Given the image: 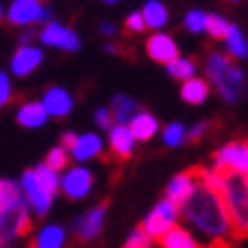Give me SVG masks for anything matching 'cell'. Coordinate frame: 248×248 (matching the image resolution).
Listing matches in <instances>:
<instances>
[{"mask_svg":"<svg viewBox=\"0 0 248 248\" xmlns=\"http://www.w3.org/2000/svg\"><path fill=\"white\" fill-rule=\"evenodd\" d=\"M223 41H226L228 55H230L232 60H248V39L244 37L241 28L230 25V32H228V37L223 39Z\"/></svg>","mask_w":248,"mask_h":248,"instance_id":"25","label":"cell"},{"mask_svg":"<svg viewBox=\"0 0 248 248\" xmlns=\"http://www.w3.org/2000/svg\"><path fill=\"white\" fill-rule=\"evenodd\" d=\"M41 103L48 109V114L53 119H64L73 112V96L68 93L64 87H50V89L44 91L41 96Z\"/></svg>","mask_w":248,"mask_h":248,"instance_id":"17","label":"cell"},{"mask_svg":"<svg viewBox=\"0 0 248 248\" xmlns=\"http://www.w3.org/2000/svg\"><path fill=\"white\" fill-rule=\"evenodd\" d=\"M187 132H189V130L185 128L182 123L173 121V123L164 125V130H162V141H164V146H169V148H175V146L185 143V139H187Z\"/></svg>","mask_w":248,"mask_h":248,"instance_id":"28","label":"cell"},{"mask_svg":"<svg viewBox=\"0 0 248 248\" xmlns=\"http://www.w3.org/2000/svg\"><path fill=\"white\" fill-rule=\"evenodd\" d=\"M128 125L132 130V135L137 137V141H151L153 137L159 132V121L151 112H143V109L137 112V116L130 121Z\"/></svg>","mask_w":248,"mask_h":248,"instance_id":"20","label":"cell"},{"mask_svg":"<svg viewBox=\"0 0 248 248\" xmlns=\"http://www.w3.org/2000/svg\"><path fill=\"white\" fill-rule=\"evenodd\" d=\"M68 148H64V146H55V148H50L48 151V155H46V164L50 166V169H55V171H66L68 166Z\"/></svg>","mask_w":248,"mask_h":248,"instance_id":"30","label":"cell"},{"mask_svg":"<svg viewBox=\"0 0 248 248\" xmlns=\"http://www.w3.org/2000/svg\"><path fill=\"white\" fill-rule=\"evenodd\" d=\"M0 248H7V246H0Z\"/></svg>","mask_w":248,"mask_h":248,"instance_id":"44","label":"cell"},{"mask_svg":"<svg viewBox=\"0 0 248 248\" xmlns=\"http://www.w3.org/2000/svg\"><path fill=\"white\" fill-rule=\"evenodd\" d=\"M221 196L226 201L228 214L232 221L234 237H248V185L246 175L226 171V182L221 189Z\"/></svg>","mask_w":248,"mask_h":248,"instance_id":"3","label":"cell"},{"mask_svg":"<svg viewBox=\"0 0 248 248\" xmlns=\"http://www.w3.org/2000/svg\"><path fill=\"white\" fill-rule=\"evenodd\" d=\"M76 141H78L76 132H64V135H62V146H64V148H68V151L73 148V143H76Z\"/></svg>","mask_w":248,"mask_h":248,"instance_id":"38","label":"cell"},{"mask_svg":"<svg viewBox=\"0 0 248 248\" xmlns=\"http://www.w3.org/2000/svg\"><path fill=\"white\" fill-rule=\"evenodd\" d=\"M207 21H210V14H205L203 9H189L182 23L191 34H201V32H207Z\"/></svg>","mask_w":248,"mask_h":248,"instance_id":"29","label":"cell"},{"mask_svg":"<svg viewBox=\"0 0 248 248\" xmlns=\"http://www.w3.org/2000/svg\"><path fill=\"white\" fill-rule=\"evenodd\" d=\"M159 248H205L187 228L175 226L159 239Z\"/></svg>","mask_w":248,"mask_h":248,"instance_id":"22","label":"cell"},{"mask_svg":"<svg viewBox=\"0 0 248 248\" xmlns=\"http://www.w3.org/2000/svg\"><path fill=\"white\" fill-rule=\"evenodd\" d=\"M143 21H146V28L153 32H162L164 25L169 23V9L162 0H146L141 7Z\"/></svg>","mask_w":248,"mask_h":248,"instance_id":"21","label":"cell"},{"mask_svg":"<svg viewBox=\"0 0 248 248\" xmlns=\"http://www.w3.org/2000/svg\"><path fill=\"white\" fill-rule=\"evenodd\" d=\"M210 121H198L196 125H191L187 132V139L189 141H198V139H203L205 135H207V130H210Z\"/></svg>","mask_w":248,"mask_h":248,"instance_id":"36","label":"cell"},{"mask_svg":"<svg viewBox=\"0 0 248 248\" xmlns=\"http://www.w3.org/2000/svg\"><path fill=\"white\" fill-rule=\"evenodd\" d=\"M18 185H21V194H23V198H25V203L30 205V210L34 212L37 217H44L46 212L50 210V205H53L57 194L39 178L37 169L23 171Z\"/></svg>","mask_w":248,"mask_h":248,"instance_id":"4","label":"cell"},{"mask_svg":"<svg viewBox=\"0 0 248 248\" xmlns=\"http://www.w3.org/2000/svg\"><path fill=\"white\" fill-rule=\"evenodd\" d=\"M93 189V171L84 164H76L62 173V194L73 198V201H82L91 194Z\"/></svg>","mask_w":248,"mask_h":248,"instance_id":"9","label":"cell"},{"mask_svg":"<svg viewBox=\"0 0 248 248\" xmlns=\"http://www.w3.org/2000/svg\"><path fill=\"white\" fill-rule=\"evenodd\" d=\"M230 25H232V23H228L223 16L210 14V21H207V34H210L212 39H226L228 32H230Z\"/></svg>","mask_w":248,"mask_h":248,"instance_id":"31","label":"cell"},{"mask_svg":"<svg viewBox=\"0 0 248 248\" xmlns=\"http://www.w3.org/2000/svg\"><path fill=\"white\" fill-rule=\"evenodd\" d=\"M30 205L25 203V198L16 201L9 205L5 212H0V246H7L9 241H14L21 234H28L30 230Z\"/></svg>","mask_w":248,"mask_h":248,"instance_id":"6","label":"cell"},{"mask_svg":"<svg viewBox=\"0 0 248 248\" xmlns=\"http://www.w3.org/2000/svg\"><path fill=\"white\" fill-rule=\"evenodd\" d=\"M201 182V175H198V169H189V171H182L178 175H173L171 182L166 185V198L175 201L178 205H185L191 198V194L196 191Z\"/></svg>","mask_w":248,"mask_h":248,"instance_id":"13","label":"cell"},{"mask_svg":"<svg viewBox=\"0 0 248 248\" xmlns=\"http://www.w3.org/2000/svg\"><path fill=\"white\" fill-rule=\"evenodd\" d=\"M180 218H185L189 228H194L203 239L210 241L207 248H228L230 237H234L232 221L221 191H214L203 182H198L191 198L180 205Z\"/></svg>","mask_w":248,"mask_h":248,"instance_id":"1","label":"cell"},{"mask_svg":"<svg viewBox=\"0 0 248 248\" xmlns=\"http://www.w3.org/2000/svg\"><path fill=\"white\" fill-rule=\"evenodd\" d=\"M246 185H248V173H246Z\"/></svg>","mask_w":248,"mask_h":248,"instance_id":"43","label":"cell"},{"mask_svg":"<svg viewBox=\"0 0 248 248\" xmlns=\"http://www.w3.org/2000/svg\"><path fill=\"white\" fill-rule=\"evenodd\" d=\"M146 53L153 62H159V64H171L173 60L180 57V50H178V44L173 41L171 34H164V32H155L148 37L146 41Z\"/></svg>","mask_w":248,"mask_h":248,"instance_id":"14","label":"cell"},{"mask_svg":"<svg viewBox=\"0 0 248 248\" xmlns=\"http://www.w3.org/2000/svg\"><path fill=\"white\" fill-rule=\"evenodd\" d=\"M93 121H96L98 128H105V130H109L114 123H116V121H114V114H112V109H109V107H98L96 112H93Z\"/></svg>","mask_w":248,"mask_h":248,"instance_id":"34","label":"cell"},{"mask_svg":"<svg viewBox=\"0 0 248 248\" xmlns=\"http://www.w3.org/2000/svg\"><path fill=\"white\" fill-rule=\"evenodd\" d=\"M37 37L44 46L60 48V50H66V53H78L80 46H82V39L76 30H71V28H66V25H62L57 21L44 23V28H41Z\"/></svg>","mask_w":248,"mask_h":248,"instance_id":"8","label":"cell"},{"mask_svg":"<svg viewBox=\"0 0 248 248\" xmlns=\"http://www.w3.org/2000/svg\"><path fill=\"white\" fill-rule=\"evenodd\" d=\"M107 146H109V151L119 159H128L137 146V137L132 135L130 125L114 123L112 128H109V135H107Z\"/></svg>","mask_w":248,"mask_h":248,"instance_id":"16","label":"cell"},{"mask_svg":"<svg viewBox=\"0 0 248 248\" xmlns=\"http://www.w3.org/2000/svg\"><path fill=\"white\" fill-rule=\"evenodd\" d=\"M178 218H180V205L175 203V201H171V198H162V201L146 214L141 228L146 230V234H148L151 239H162L171 228L178 226Z\"/></svg>","mask_w":248,"mask_h":248,"instance_id":"5","label":"cell"},{"mask_svg":"<svg viewBox=\"0 0 248 248\" xmlns=\"http://www.w3.org/2000/svg\"><path fill=\"white\" fill-rule=\"evenodd\" d=\"M105 214H107V205H93L87 212H82L80 217L73 221V234L80 241H91L96 239L103 226H105Z\"/></svg>","mask_w":248,"mask_h":248,"instance_id":"11","label":"cell"},{"mask_svg":"<svg viewBox=\"0 0 248 248\" xmlns=\"http://www.w3.org/2000/svg\"><path fill=\"white\" fill-rule=\"evenodd\" d=\"M66 230L60 223H46L37 230L32 248H64L66 246Z\"/></svg>","mask_w":248,"mask_h":248,"instance_id":"19","label":"cell"},{"mask_svg":"<svg viewBox=\"0 0 248 248\" xmlns=\"http://www.w3.org/2000/svg\"><path fill=\"white\" fill-rule=\"evenodd\" d=\"M32 39H34V32H32L30 28H23L21 37H18V46H30Z\"/></svg>","mask_w":248,"mask_h":248,"instance_id":"37","label":"cell"},{"mask_svg":"<svg viewBox=\"0 0 248 248\" xmlns=\"http://www.w3.org/2000/svg\"><path fill=\"white\" fill-rule=\"evenodd\" d=\"M166 71H169V76L175 78V80H191L196 78V62L189 60V57H178V60H173L171 64H166Z\"/></svg>","mask_w":248,"mask_h":248,"instance_id":"26","label":"cell"},{"mask_svg":"<svg viewBox=\"0 0 248 248\" xmlns=\"http://www.w3.org/2000/svg\"><path fill=\"white\" fill-rule=\"evenodd\" d=\"M109 109H112L114 121H116V123H121V125H128L130 121L137 116V112H139V103H137L135 98L125 96V93H116V96L112 98V105H109Z\"/></svg>","mask_w":248,"mask_h":248,"instance_id":"24","label":"cell"},{"mask_svg":"<svg viewBox=\"0 0 248 248\" xmlns=\"http://www.w3.org/2000/svg\"><path fill=\"white\" fill-rule=\"evenodd\" d=\"M205 73L207 80L214 84V89L218 91V96L226 103H237L244 96L246 89V76L232 57L226 53H210L205 60Z\"/></svg>","mask_w":248,"mask_h":248,"instance_id":"2","label":"cell"},{"mask_svg":"<svg viewBox=\"0 0 248 248\" xmlns=\"http://www.w3.org/2000/svg\"><path fill=\"white\" fill-rule=\"evenodd\" d=\"M21 185L9 178H0V212H5L9 205H14L16 201H21Z\"/></svg>","mask_w":248,"mask_h":248,"instance_id":"27","label":"cell"},{"mask_svg":"<svg viewBox=\"0 0 248 248\" xmlns=\"http://www.w3.org/2000/svg\"><path fill=\"white\" fill-rule=\"evenodd\" d=\"M218 171L248 173V141H230L214 153V164Z\"/></svg>","mask_w":248,"mask_h":248,"instance_id":"10","label":"cell"},{"mask_svg":"<svg viewBox=\"0 0 248 248\" xmlns=\"http://www.w3.org/2000/svg\"><path fill=\"white\" fill-rule=\"evenodd\" d=\"M151 237L146 234V230H143L141 226L135 228L132 232L128 234V241H125V248H151Z\"/></svg>","mask_w":248,"mask_h":248,"instance_id":"32","label":"cell"},{"mask_svg":"<svg viewBox=\"0 0 248 248\" xmlns=\"http://www.w3.org/2000/svg\"><path fill=\"white\" fill-rule=\"evenodd\" d=\"M50 119L48 109L44 107L41 100H30V103H23L18 109H16V121L18 125L28 130H37L41 125H46V121Z\"/></svg>","mask_w":248,"mask_h":248,"instance_id":"18","label":"cell"},{"mask_svg":"<svg viewBox=\"0 0 248 248\" xmlns=\"http://www.w3.org/2000/svg\"><path fill=\"white\" fill-rule=\"evenodd\" d=\"M180 96L189 105H203L205 100H207V96H210V82L198 76L191 78V80H185L180 89Z\"/></svg>","mask_w":248,"mask_h":248,"instance_id":"23","label":"cell"},{"mask_svg":"<svg viewBox=\"0 0 248 248\" xmlns=\"http://www.w3.org/2000/svg\"><path fill=\"white\" fill-rule=\"evenodd\" d=\"M125 28L130 32H143L146 30V21H143L141 12H130L128 18H125Z\"/></svg>","mask_w":248,"mask_h":248,"instance_id":"35","label":"cell"},{"mask_svg":"<svg viewBox=\"0 0 248 248\" xmlns=\"http://www.w3.org/2000/svg\"><path fill=\"white\" fill-rule=\"evenodd\" d=\"M103 2H107V5H114V2H119V0H103Z\"/></svg>","mask_w":248,"mask_h":248,"instance_id":"42","label":"cell"},{"mask_svg":"<svg viewBox=\"0 0 248 248\" xmlns=\"http://www.w3.org/2000/svg\"><path fill=\"white\" fill-rule=\"evenodd\" d=\"M12 93H14V89H12V78H9L7 71L0 68V107H5L9 100H12Z\"/></svg>","mask_w":248,"mask_h":248,"instance_id":"33","label":"cell"},{"mask_svg":"<svg viewBox=\"0 0 248 248\" xmlns=\"http://www.w3.org/2000/svg\"><path fill=\"white\" fill-rule=\"evenodd\" d=\"M103 148H105V141H103L100 135H96V132H82V135H78V141L73 143V148L68 153H71L73 162L84 164V162L96 159L103 153Z\"/></svg>","mask_w":248,"mask_h":248,"instance_id":"15","label":"cell"},{"mask_svg":"<svg viewBox=\"0 0 248 248\" xmlns=\"http://www.w3.org/2000/svg\"><path fill=\"white\" fill-rule=\"evenodd\" d=\"M105 50H107V53H109V55H114V53H116V50H119V46H116V44H112V41H107V44H105Z\"/></svg>","mask_w":248,"mask_h":248,"instance_id":"40","label":"cell"},{"mask_svg":"<svg viewBox=\"0 0 248 248\" xmlns=\"http://www.w3.org/2000/svg\"><path fill=\"white\" fill-rule=\"evenodd\" d=\"M116 32H119V28H116L114 23H100V34H105V37H116Z\"/></svg>","mask_w":248,"mask_h":248,"instance_id":"39","label":"cell"},{"mask_svg":"<svg viewBox=\"0 0 248 248\" xmlns=\"http://www.w3.org/2000/svg\"><path fill=\"white\" fill-rule=\"evenodd\" d=\"M2 18H7V9L2 7V2H0V21H2Z\"/></svg>","mask_w":248,"mask_h":248,"instance_id":"41","label":"cell"},{"mask_svg":"<svg viewBox=\"0 0 248 248\" xmlns=\"http://www.w3.org/2000/svg\"><path fill=\"white\" fill-rule=\"evenodd\" d=\"M7 21L18 28H30L34 23L53 21V9L44 7L41 0H14L7 7Z\"/></svg>","mask_w":248,"mask_h":248,"instance_id":"7","label":"cell"},{"mask_svg":"<svg viewBox=\"0 0 248 248\" xmlns=\"http://www.w3.org/2000/svg\"><path fill=\"white\" fill-rule=\"evenodd\" d=\"M44 62V50L39 46L30 44V46H18L16 53L12 55V62H9V68L14 78H28L30 73H34Z\"/></svg>","mask_w":248,"mask_h":248,"instance_id":"12","label":"cell"}]
</instances>
